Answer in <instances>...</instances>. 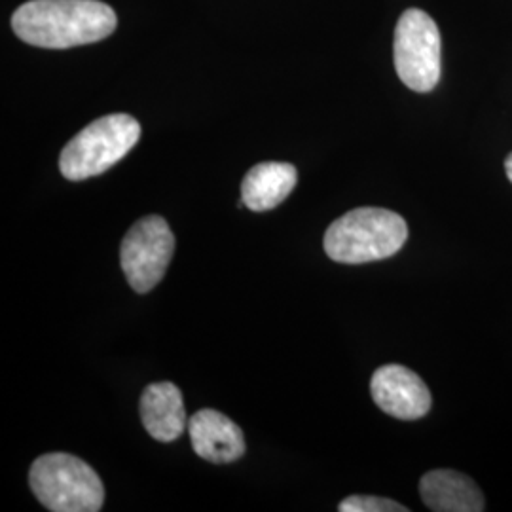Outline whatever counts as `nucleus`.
I'll list each match as a JSON object with an SVG mask.
<instances>
[{"instance_id": "13", "label": "nucleus", "mask_w": 512, "mask_h": 512, "mask_svg": "<svg viewBox=\"0 0 512 512\" xmlns=\"http://www.w3.org/2000/svg\"><path fill=\"white\" fill-rule=\"evenodd\" d=\"M505 173H507V179L512 183V152L505 160Z\"/></svg>"}, {"instance_id": "12", "label": "nucleus", "mask_w": 512, "mask_h": 512, "mask_svg": "<svg viewBox=\"0 0 512 512\" xmlns=\"http://www.w3.org/2000/svg\"><path fill=\"white\" fill-rule=\"evenodd\" d=\"M340 512H408V507L393 499L376 497V495H351L346 497L340 505Z\"/></svg>"}, {"instance_id": "7", "label": "nucleus", "mask_w": 512, "mask_h": 512, "mask_svg": "<svg viewBox=\"0 0 512 512\" xmlns=\"http://www.w3.org/2000/svg\"><path fill=\"white\" fill-rule=\"evenodd\" d=\"M374 403L397 420H420L431 410V391L416 372L403 365L380 366L370 380Z\"/></svg>"}, {"instance_id": "3", "label": "nucleus", "mask_w": 512, "mask_h": 512, "mask_svg": "<svg viewBox=\"0 0 512 512\" xmlns=\"http://www.w3.org/2000/svg\"><path fill=\"white\" fill-rule=\"evenodd\" d=\"M29 486L48 511L97 512L105 503L99 475L84 459L71 454L55 452L35 459Z\"/></svg>"}, {"instance_id": "1", "label": "nucleus", "mask_w": 512, "mask_h": 512, "mask_svg": "<svg viewBox=\"0 0 512 512\" xmlns=\"http://www.w3.org/2000/svg\"><path fill=\"white\" fill-rule=\"evenodd\" d=\"M118 19L101 0H29L12 16V29L23 42L65 50L110 37Z\"/></svg>"}, {"instance_id": "10", "label": "nucleus", "mask_w": 512, "mask_h": 512, "mask_svg": "<svg viewBox=\"0 0 512 512\" xmlns=\"http://www.w3.org/2000/svg\"><path fill=\"white\" fill-rule=\"evenodd\" d=\"M139 412L148 435L160 442H173L188 429L183 393L171 382L148 385Z\"/></svg>"}, {"instance_id": "8", "label": "nucleus", "mask_w": 512, "mask_h": 512, "mask_svg": "<svg viewBox=\"0 0 512 512\" xmlns=\"http://www.w3.org/2000/svg\"><path fill=\"white\" fill-rule=\"evenodd\" d=\"M194 452L211 463H232L245 454V437L238 425L217 410L205 408L188 421Z\"/></svg>"}, {"instance_id": "2", "label": "nucleus", "mask_w": 512, "mask_h": 512, "mask_svg": "<svg viewBox=\"0 0 512 512\" xmlns=\"http://www.w3.org/2000/svg\"><path fill=\"white\" fill-rule=\"evenodd\" d=\"M408 239L406 220L380 207H359L325 232V253L342 264H366L397 255Z\"/></svg>"}, {"instance_id": "5", "label": "nucleus", "mask_w": 512, "mask_h": 512, "mask_svg": "<svg viewBox=\"0 0 512 512\" xmlns=\"http://www.w3.org/2000/svg\"><path fill=\"white\" fill-rule=\"evenodd\" d=\"M440 31L423 10L410 8L399 18L393 59L399 78L412 92L435 90L440 80Z\"/></svg>"}, {"instance_id": "6", "label": "nucleus", "mask_w": 512, "mask_h": 512, "mask_svg": "<svg viewBox=\"0 0 512 512\" xmlns=\"http://www.w3.org/2000/svg\"><path fill=\"white\" fill-rule=\"evenodd\" d=\"M175 253V236L164 217L137 220L124 236L120 264L135 293L152 291L162 279Z\"/></svg>"}, {"instance_id": "9", "label": "nucleus", "mask_w": 512, "mask_h": 512, "mask_svg": "<svg viewBox=\"0 0 512 512\" xmlns=\"http://www.w3.org/2000/svg\"><path fill=\"white\" fill-rule=\"evenodd\" d=\"M423 503L435 512H482L484 495L475 480L452 469L425 473L420 480Z\"/></svg>"}, {"instance_id": "11", "label": "nucleus", "mask_w": 512, "mask_h": 512, "mask_svg": "<svg viewBox=\"0 0 512 512\" xmlns=\"http://www.w3.org/2000/svg\"><path fill=\"white\" fill-rule=\"evenodd\" d=\"M298 183L296 167L285 162H264L247 171L241 183V200L255 213L275 209Z\"/></svg>"}, {"instance_id": "4", "label": "nucleus", "mask_w": 512, "mask_h": 512, "mask_svg": "<svg viewBox=\"0 0 512 512\" xmlns=\"http://www.w3.org/2000/svg\"><path fill=\"white\" fill-rule=\"evenodd\" d=\"M141 137L139 122L129 114H109L92 122L69 141L59 156L61 175L86 181L118 164Z\"/></svg>"}]
</instances>
